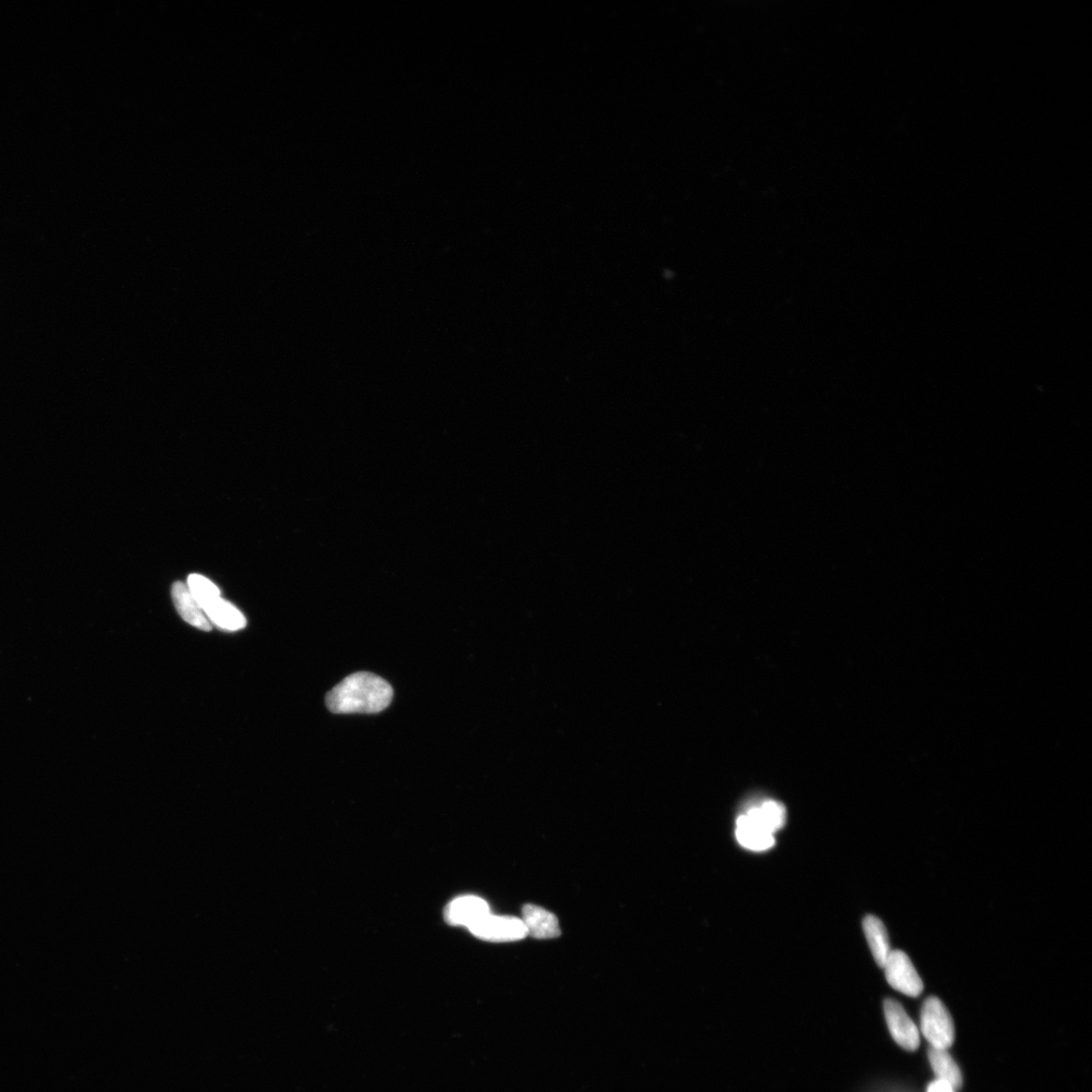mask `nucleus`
<instances>
[{"label": "nucleus", "mask_w": 1092, "mask_h": 1092, "mask_svg": "<svg viewBox=\"0 0 1092 1092\" xmlns=\"http://www.w3.org/2000/svg\"><path fill=\"white\" fill-rule=\"evenodd\" d=\"M522 921L527 934L533 938L553 939L561 934L555 916L539 906L525 905L522 910Z\"/></svg>", "instance_id": "nucleus-7"}, {"label": "nucleus", "mask_w": 1092, "mask_h": 1092, "mask_svg": "<svg viewBox=\"0 0 1092 1092\" xmlns=\"http://www.w3.org/2000/svg\"><path fill=\"white\" fill-rule=\"evenodd\" d=\"M884 1015L890 1034L902 1048L916 1051L919 1047V1031L903 1006L891 999L884 1001Z\"/></svg>", "instance_id": "nucleus-5"}, {"label": "nucleus", "mask_w": 1092, "mask_h": 1092, "mask_svg": "<svg viewBox=\"0 0 1092 1092\" xmlns=\"http://www.w3.org/2000/svg\"><path fill=\"white\" fill-rule=\"evenodd\" d=\"M211 621L227 630H238L245 627L246 621L234 606L226 602L222 598H218L203 609Z\"/></svg>", "instance_id": "nucleus-13"}, {"label": "nucleus", "mask_w": 1092, "mask_h": 1092, "mask_svg": "<svg viewBox=\"0 0 1092 1092\" xmlns=\"http://www.w3.org/2000/svg\"><path fill=\"white\" fill-rule=\"evenodd\" d=\"M743 815L773 834L784 828L787 819L785 806L779 801L771 799L750 805Z\"/></svg>", "instance_id": "nucleus-8"}, {"label": "nucleus", "mask_w": 1092, "mask_h": 1092, "mask_svg": "<svg viewBox=\"0 0 1092 1092\" xmlns=\"http://www.w3.org/2000/svg\"><path fill=\"white\" fill-rule=\"evenodd\" d=\"M883 969L889 986L907 997L917 998L924 991V983L912 960L901 950L891 951Z\"/></svg>", "instance_id": "nucleus-3"}, {"label": "nucleus", "mask_w": 1092, "mask_h": 1092, "mask_svg": "<svg viewBox=\"0 0 1092 1092\" xmlns=\"http://www.w3.org/2000/svg\"><path fill=\"white\" fill-rule=\"evenodd\" d=\"M735 837L740 846L752 852L768 851L776 844L773 833L750 821L743 813L736 819Z\"/></svg>", "instance_id": "nucleus-9"}, {"label": "nucleus", "mask_w": 1092, "mask_h": 1092, "mask_svg": "<svg viewBox=\"0 0 1092 1092\" xmlns=\"http://www.w3.org/2000/svg\"><path fill=\"white\" fill-rule=\"evenodd\" d=\"M927 1092H956V1089L941 1080H936L929 1085Z\"/></svg>", "instance_id": "nucleus-15"}, {"label": "nucleus", "mask_w": 1092, "mask_h": 1092, "mask_svg": "<svg viewBox=\"0 0 1092 1092\" xmlns=\"http://www.w3.org/2000/svg\"><path fill=\"white\" fill-rule=\"evenodd\" d=\"M920 1028L931 1047L948 1050L953 1045L955 1040L953 1018L938 998L931 997L922 1005Z\"/></svg>", "instance_id": "nucleus-2"}, {"label": "nucleus", "mask_w": 1092, "mask_h": 1092, "mask_svg": "<svg viewBox=\"0 0 1092 1092\" xmlns=\"http://www.w3.org/2000/svg\"><path fill=\"white\" fill-rule=\"evenodd\" d=\"M173 598L178 613L185 622L204 631L211 630L208 618L203 615L188 586L176 581L173 587Z\"/></svg>", "instance_id": "nucleus-10"}, {"label": "nucleus", "mask_w": 1092, "mask_h": 1092, "mask_svg": "<svg viewBox=\"0 0 1092 1092\" xmlns=\"http://www.w3.org/2000/svg\"><path fill=\"white\" fill-rule=\"evenodd\" d=\"M490 915V907L483 898L467 895L456 898L445 909L448 924L469 928Z\"/></svg>", "instance_id": "nucleus-6"}, {"label": "nucleus", "mask_w": 1092, "mask_h": 1092, "mask_svg": "<svg viewBox=\"0 0 1092 1092\" xmlns=\"http://www.w3.org/2000/svg\"><path fill=\"white\" fill-rule=\"evenodd\" d=\"M929 1059L937 1080L950 1085L954 1089L961 1088L963 1077L948 1050L931 1047Z\"/></svg>", "instance_id": "nucleus-12"}, {"label": "nucleus", "mask_w": 1092, "mask_h": 1092, "mask_svg": "<svg viewBox=\"0 0 1092 1092\" xmlns=\"http://www.w3.org/2000/svg\"><path fill=\"white\" fill-rule=\"evenodd\" d=\"M863 929L873 957L878 966L883 968L891 952L888 930L875 916H867L864 918Z\"/></svg>", "instance_id": "nucleus-11"}, {"label": "nucleus", "mask_w": 1092, "mask_h": 1092, "mask_svg": "<svg viewBox=\"0 0 1092 1092\" xmlns=\"http://www.w3.org/2000/svg\"><path fill=\"white\" fill-rule=\"evenodd\" d=\"M188 581V587L192 597L197 601L202 610L206 606L221 598L220 590L210 580L197 574H192L189 577Z\"/></svg>", "instance_id": "nucleus-14"}, {"label": "nucleus", "mask_w": 1092, "mask_h": 1092, "mask_svg": "<svg viewBox=\"0 0 1092 1092\" xmlns=\"http://www.w3.org/2000/svg\"><path fill=\"white\" fill-rule=\"evenodd\" d=\"M394 690L385 679L369 672L346 677L326 695L327 708L336 714H373L390 707Z\"/></svg>", "instance_id": "nucleus-1"}, {"label": "nucleus", "mask_w": 1092, "mask_h": 1092, "mask_svg": "<svg viewBox=\"0 0 1092 1092\" xmlns=\"http://www.w3.org/2000/svg\"><path fill=\"white\" fill-rule=\"evenodd\" d=\"M473 936L489 942L519 941L527 936L524 921L513 917H484L469 928Z\"/></svg>", "instance_id": "nucleus-4"}]
</instances>
